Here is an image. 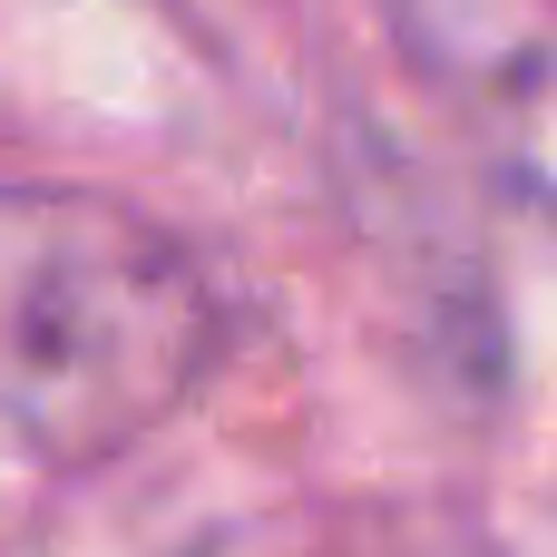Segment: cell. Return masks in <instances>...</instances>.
<instances>
[{"mask_svg":"<svg viewBox=\"0 0 557 557\" xmlns=\"http://www.w3.org/2000/svg\"><path fill=\"white\" fill-rule=\"evenodd\" d=\"M225 352L215 274L98 186H0V441L49 470L137 450Z\"/></svg>","mask_w":557,"mask_h":557,"instance_id":"obj_1","label":"cell"},{"mask_svg":"<svg viewBox=\"0 0 557 557\" xmlns=\"http://www.w3.org/2000/svg\"><path fill=\"white\" fill-rule=\"evenodd\" d=\"M186 557H490V539L431 499H304V509L235 519Z\"/></svg>","mask_w":557,"mask_h":557,"instance_id":"obj_3","label":"cell"},{"mask_svg":"<svg viewBox=\"0 0 557 557\" xmlns=\"http://www.w3.org/2000/svg\"><path fill=\"white\" fill-rule=\"evenodd\" d=\"M450 127L557 215V0H382Z\"/></svg>","mask_w":557,"mask_h":557,"instance_id":"obj_2","label":"cell"}]
</instances>
